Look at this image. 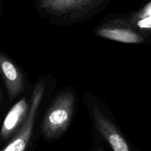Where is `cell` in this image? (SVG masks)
I'll list each match as a JSON object with an SVG mask.
<instances>
[{
  "instance_id": "5",
  "label": "cell",
  "mask_w": 151,
  "mask_h": 151,
  "mask_svg": "<svg viewBox=\"0 0 151 151\" xmlns=\"http://www.w3.org/2000/svg\"><path fill=\"white\" fill-rule=\"evenodd\" d=\"M0 75L5 84L8 99L13 101L25 90V79L19 67L0 50Z\"/></svg>"
},
{
  "instance_id": "8",
  "label": "cell",
  "mask_w": 151,
  "mask_h": 151,
  "mask_svg": "<svg viewBox=\"0 0 151 151\" xmlns=\"http://www.w3.org/2000/svg\"><path fill=\"white\" fill-rule=\"evenodd\" d=\"M3 93L2 91H1V88L0 87V107L2 106V103H3Z\"/></svg>"
},
{
  "instance_id": "3",
  "label": "cell",
  "mask_w": 151,
  "mask_h": 151,
  "mask_svg": "<svg viewBox=\"0 0 151 151\" xmlns=\"http://www.w3.org/2000/svg\"><path fill=\"white\" fill-rule=\"evenodd\" d=\"M45 91V84L40 81L35 84L32 93L29 108L27 117L19 131L16 132L11 141L1 151H25L32 137L37 114L41 105Z\"/></svg>"
},
{
  "instance_id": "9",
  "label": "cell",
  "mask_w": 151,
  "mask_h": 151,
  "mask_svg": "<svg viewBox=\"0 0 151 151\" xmlns=\"http://www.w3.org/2000/svg\"><path fill=\"white\" fill-rule=\"evenodd\" d=\"M96 151H103V150H102V149L100 148V147H98V148L97 149V150H96Z\"/></svg>"
},
{
  "instance_id": "7",
  "label": "cell",
  "mask_w": 151,
  "mask_h": 151,
  "mask_svg": "<svg viewBox=\"0 0 151 151\" xmlns=\"http://www.w3.org/2000/svg\"><path fill=\"white\" fill-rule=\"evenodd\" d=\"M96 33L102 38L126 44H139L145 41L144 38L134 29L122 26L119 22H118V24L116 22L111 24H106L97 28Z\"/></svg>"
},
{
  "instance_id": "1",
  "label": "cell",
  "mask_w": 151,
  "mask_h": 151,
  "mask_svg": "<svg viewBox=\"0 0 151 151\" xmlns=\"http://www.w3.org/2000/svg\"><path fill=\"white\" fill-rule=\"evenodd\" d=\"M75 107V97L72 91L60 93L44 116L41 132L47 140L60 137L69 126Z\"/></svg>"
},
{
  "instance_id": "2",
  "label": "cell",
  "mask_w": 151,
  "mask_h": 151,
  "mask_svg": "<svg viewBox=\"0 0 151 151\" xmlns=\"http://www.w3.org/2000/svg\"><path fill=\"white\" fill-rule=\"evenodd\" d=\"M86 100L96 129L109 143L113 151H133L111 117L108 116L107 112L105 111L104 106H102L103 103L88 94Z\"/></svg>"
},
{
  "instance_id": "6",
  "label": "cell",
  "mask_w": 151,
  "mask_h": 151,
  "mask_svg": "<svg viewBox=\"0 0 151 151\" xmlns=\"http://www.w3.org/2000/svg\"><path fill=\"white\" fill-rule=\"evenodd\" d=\"M29 108V103L26 97L21 99L10 109L6 115L1 130H0V139L5 141L11 137L22 125L27 117Z\"/></svg>"
},
{
  "instance_id": "10",
  "label": "cell",
  "mask_w": 151,
  "mask_h": 151,
  "mask_svg": "<svg viewBox=\"0 0 151 151\" xmlns=\"http://www.w3.org/2000/svg\"><path fill=\"white\" fill-rule=\"evenodd\" d=\"M0 4H1V0H0ZM0 15H1V13H0Z\"/></svg>"
},
{
  "instance_id": "4",
  "label": "cell",
  "mask_w": 151,
  "mask_h": 151,
  "mask_svg": "<svg viewBox=\"0 0 151 151\" xmlns=\"http://www.w3.org/2000/svg\"><path fill=\"white\" fill-rule=\"evenodd\" d=\"M105 0H39L38 6L47 13L66 19L86 16L101 5Z\"/></svg>"
}]
</instances>
